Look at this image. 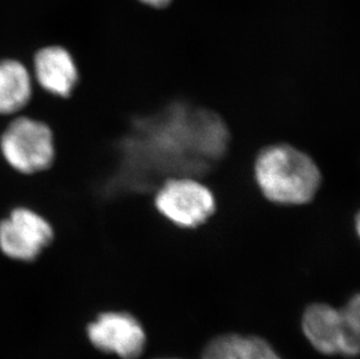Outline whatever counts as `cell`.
<instances>
[{
  "instance_id": "1",
  "label": "cell",
  "mask_w": 360,
  "mask_h": 359,
  "mask_svg": "<svg viewBox=\"0 0 360 359\" xmlns=\"http://www.w3.org/2000/svg\"><path fill=\"white\" fill-rule=\"evenodd\" d=\"M228 143L217 115L176 104L136 120L120 143V170L111 181L115 188H143L167 174L200 173L221 159Z\"/></svg>"
},
{
  "instance_id": "2",
  "label": "cell",
  "mask_w": 360,
  "mask_h": 359,
  "mask_svg": "<svg viewBox=\"0 0 360 359\" xmlns=\"http://www.w3.org/2000/svg\"><path fill=\"white\" fill-rule=\"evenodd\" d=\"M255 177L262 195L280 206L309 203L322 182L316 163L288 144L262 149L255 161Z\"/></svg>"
},
{
  "instance_id": "3",
  "label": "cell",
  "mask_w": 360,
  "mask_h": 359,
  "mask_svg": "<svg viewBox=\"0 0 360 359\" xmlns=\"http://www.w3.org/2000/svg\"><path fill=\"white\" fill-rule=\"evenodd\" d=\"M302 330L310 344L326 356L354 358L359 355L360 298L356 294L342 309L311 303L302 316Z\"/></svg>"
},
{
  "instance_id": "4",
  "label": "cell",
  "mask_w": 360,
  "mask_h": 359,
  "mask_svg": "<svg viewBox=\"0 0 360 359\" xmlns=\"http://www.w3.org/2000/svg\"><path fill=\"white\" fill-rule=\"evenodd\" d=\"M0 156L22 175L44 172L54 163L53 131L46 122L22 113L11 117L0 133Z\"/></svg>"
},
{
  "instance_id": "5",
  "label": "cell",
  "mask_w": 360,
  "mask_h": 359,
  "mask_svg": "<svg viewBox=\"0 0 360 359\" xmlns=\"http://www.w3.org/2000/svg\"><path fill=\"white\" fill-rule=\"evenodd\" d=\"M155 208L170 223L193 229L216 211V199L205 184L191 177H168L155 194Z\"/></svg>"
},
{
  "instance_id": "6",
  "label": "cell",
  "mask_w": 360,
  "mask_h": 359,
  "mask_svg": "<svg viewBox=\"0 0 360 359\" xmlns=\"http://www.w3.org/2000/svg\"><path fill=\"white\" fill-rule=\"evenodd\" d=\"M54 239L47 218L27 207H15L0 220V252L20 263H32Z\"/></svg>"
},
{
  "instance_id": "7",
  "label": "cell",
  "mask_w": 360,
  "mask_h": 359,
  "mask_svg": "<svg viewBox=\"0 0 360 359\" xmlns=\"http://www.w3.org/2000/svg\"><path fill=\"white\" fill-rule=\"evenodd\" d=\"M90 342L104 353H116L122 359H138L146 348V332L129 313L99 314L88 327Z\"/></svg>"
},
{
  "instance_id": "8",
  "label": "cell",
  "mask_w": 360,
  "mask_h": 359,
  "mask_svg": "<svg viewBox=\"0 0 360 359\" xmlns=\"http://www.w3.org/2000/svg\"><path fill=\"white\" fill-rule=\"evenodd\" d=\"M31 73L40 90L61 99H69L81 80L74 54L62 44H46L35 51Z\"/></svg>"
},
{
  "instance_id": "9",
  "label": "cell",
  "mask_w": 360,
  "mask_h": 359,
  "mask_svg": "<svg viewBox=\"0 0 360 359\" xmlns=\"http://www.w3.org/2000/svg\"><path fill=\"white\" fill-rule=\"evenodd\" d=\"M31 69L17 58H0V115H20L34 92Z\"/></svg>"
},
{
  "instance_id": "10",
  "label": "cell",
  "mask_w": 360,
  "mask_h": 359,
  "mask_svg": "<svg viewBox=\"0 0 360 359\" xmlns=\"http://www.w3.org/2000/svg\"><path fill=\"white\" fill-rule=\"evenodd\" d=\"M202 359H282L267 341L258 336L223 334L210 339Z\"/></svg>"
},
{
  "instance_id": "11",
  "label": "cell",
  "mask_w": 360,
  "mask_h": 359,
  "mask_svg": "<svg viewBox=\"0 0 360 359\" xmlns=\"http://www.w3.org/2000/svg\"><path fill=\"white\" fill-rule=\"evenodd\" d=\"M141 3L146 4L148 6L154 8H163L172 3V0H139Z\"/></svg>"
},
{
  "instance_id": "12",
  "label": "cell",
  "mask_w": 360,
  "mask_h": 359,
  "mask_svg": "<svg viewBox=\"0 0 360 359\" xmlns=\"http://www.w3.org/2000/svg\"><path fill=\"white\" fill-rule=\"evenodd\" d=\"M158 359H175V358H158Z\"/></svg>"
}]
</instances>
